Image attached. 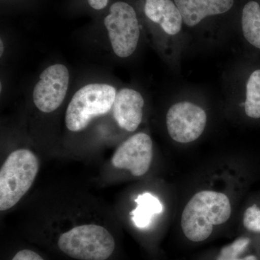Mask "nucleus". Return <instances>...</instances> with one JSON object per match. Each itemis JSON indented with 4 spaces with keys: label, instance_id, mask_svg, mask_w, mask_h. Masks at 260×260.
Returning <instances> with one entry per match:
<instances>
[{
    "label": "nucleus",
    "instance_id": "nucleus-1",
    "mask_svg": "<svg viewBox=\"0 0 260 260\" xmlns=\"http://www.w3.org/2000/svg\"><path fill=\"white\" fill-rule=\"evenodd\" d=\"M232 212V205L226 194L215 191H199L183 210L181 229L191 242H204L211 235L215 225L229 220Z\"/></svg>",
    "mask_w": 260,
    "mask_h": 260
},
{
    "label": "nucleus",
    "instance_id": "nucleus-2",
    "mask_svg": "<svg viewBox=\"0 0 260 260\" xmlns=\"http://www.w3.org/2000/svg\"><path fill=\"white\" fill-rule=\"evenodd\" d=\"M39 159L28 149L10 154L0 170V210L14 207L31 187L39 172Z\"/></svg>",
    "mask_w": 260,
    "mask_h": 260
},
{
    "label": "nucleus",
    "instance_id": "nucleus-3",
    "mask_svg": "<svg viewBox=\"0 0 260 260\" xmlns=\"http://www.w3.org/2000/svg\"><path fill=\"white\" fill-rule=\"evenodd\" d=\"M116 95V89L107 84H89L80 88L67 109V128L71 132L85 129L93 119L110 112Z\"/></svg>",
    "mask_w": 260,
    "mask_h": 260
},
{
    "label": "nucleus",
    "instance_id": "nucleus-4",
    "mask_svg": "<svg viewBox=\"0 0 260 260\" xmlns=\"http://www.w3.org/2000/svg\"><path fill=\"white\" fill-rule=\"evenodd\" d=\"M58 246L73 259L107 260L114 252L115 241L105 228L85 224L61 234Z\"/></svg>",
    "mask_w": 260,
    "mask_h": 260
},
{
    "label": "nucleus",
    "instance_id": "nucleus-5",
    "mask_svg": "<svg viewBox=\"0 0 260 260\" xmlns=\"http://www.w3.org/2000/svg\"><path fill=\"white\" fill-rule=\"evenodd\" d=\"M104 25L114 53L119 57L131 56L138 47L140 26L134 8L124 2H117L110 8Z\"/></svg>",
    "mask_w": 260,
    "mask_h": 260
},
{
    "label": "nucleus",
    "instance_id": "nucleus-6",
    "mask_svg": "<svg viewBox=\"0 0 260 260\" xmlns=\"http://www.w3.org/2000/svg\"><path fill=\"white\" fill-rule=\"evenodd\" d=\"M168 133L177 143H190L201 136L207 124V114L203 108L189 102L174 104L166 117Z\"/></svg>",
    "mask_w": 260,
    "mask_h": 260
},
{
    "label": "nucleus",
    "instance_id": "nucleus-7",
    "mask_svg": "<svg viewBox=\"0 0 260 260\" xmlns=\"http://www.w3.org/2000/svg\"><path fill=\"white\" fill-rule=\"evenodd\" d=\"M70 75L64 65H51L40 75L32 93L36 107L44 113H51L60 107L68 91Z\"/></svg>",
    "mask_w": 260,
    "mask_h": 260
},
{
    "label": "nucleus",
    "instance_id": "nucleus-8",
    "mask_svg": "<svg viewBox=\"0 0 260 260\" xmlns=\"http://www.w3.org/2000/svg\"><path fill=\"white\" fill-rule=\"evenodd\" d=\"M153 141L148 135H133L119 145L113 155L112 164L119 169H126L135 177L145 175L153 160Z\"/></svg>",
    "mask_w": 260,
    "mask_h": 260
},
{
    "label": "nucleus",
    "instance_id": "nucleus-9",
    "mask_svg": "<svg viewBox=\"0 0 260 260\" xmlns=\"http://www.w3.org/2000/svg\"><path fill=\"white\" fill-rule=\"evenodd\" d=\"M144 99L133 89L123 88L116 93L113 104V115L121 129L133 133L143 120Z\"/></svg>",
    "mask_w": 260,
    "mask_h": 260
},
{
    "label": "nucleus",
    "instance_id": "nucleus-10",
    "mask_svg": "<svg viewBox=\"0 0 260 260\" xmlns=\"http://www.w3.org/2000/svg\"><path fill=\"white\" fill-rule=\"evenodd\" d=\"M183 22L194 27L205 18L223 14L232 9L234 0H174Z\"/></svg>",
    "mask_w": 260,
    "mask_h": 260
},
{
    "label": "nucleus",
    "instance_id": "nucleus-11",
    "mask_svg": "<svg viewBox=\"0 0 260 260\" xmlns=\"http://www.w3.org/2000/svg\"><path fill=\"white\" fill-rule=\"evenodd\" d=\"M145 13L150 20L159 24L169 35H177L180 32L182 16L172 0H146Z\"/></svg>",
    "mask_w": 260,
    "mask_h": 260
},
{
    "label": "nucleus",
    "instance_id": "nucleus-12",
    "mask_svg": "<svg viewBox=\"0 0 260 260\" xmlns=\"http://www.w3.org/2000/svg\"><path fill=\"white\" fill-rule=\"evenodd\" d=\"M137 208L131 212L132 220L137 227L144 229L151 223L154 215L162 211L160 200L149 192L140 194L135 200Z\"/></svg>",
    "mask_w": 260,
    "mask_h": 260
},
{
    "label": "nucleus",
    "instance_id": "nucleus-13",
    "mask_svg": "<svg viewBox=\"0 0 260 260\" xmlns=\"http://www.w3.org/2000/svg\"><path fill=\"white\" fill-rule=\"evenodd\" d=\"M243 34L251 46L260 49V5L250 1L243 8L242 15Z\"/></svg>",
    "mask_w": 260,
    "mask_h": 260
},
{
    "label": "nucleus",
    "instance_id": "nucleus-14",
    "mask_svg": "<svg viewBox=\"0 0 260 260\" xmlns=\"http://www.w3.org/2000/svg\"><path fill=\"white\" fill-rule=\"evenodd\" d=\"M244 107L246 114L251 119H259L260 69L254 70L248 79Z\"/></svg>",
    "mask_w": 260,
    "mask_h": 260
},
{
    "label": "nucleus",
    "instance_id": "nucleus-15",
    "mask_svg": "<svg viewBox=\"0 0 260 260\" xmlns=\"http://www.w3.org/2000/svg\"><path fill=\"white\" fill-rule=\"evenodd\" d=\"M249 244L250 239L249 238H239L232 244L222 248L216 260H257V258L254 255L239 257Z\"/></svg>",
    "mask_w": 260,
    "mask_h": 260
},
{
    "label": "nucleus",
    "instance_id": "nucleus-16",
    "mask_svg": "<svg viewBox=\"0 0 260 260\" xmlns=\"http://www.w3.org/2000/svg\"><path fill=\"white\" fill-rule=\"evenodd\" d=\"M243 224L249 232L260 234V208L256 205H251L245 210Z\"/></svg>",
    "mask_w": 260,
    "mask_h": 260
},
{
    "label": "nucleus",
    "instance_id": "nucleus-17",
    "mask_svg": "<svg viewBox=\"0 0 260 260\" xmlns=\"http://www.w3.org/2000/svg\"><path fill=\"white\" fill-rule=\"evenodd\" d=\"M12 260H44L35 251L30 249H23L18 251Z\"/></svg>",
    "mask_w": 260,
    "mask_h": 260
},
{
    "label": "nucleus",
    "instance_id": "nucleus-18",
    "mask_svg": "<svg viewBox=\"0 0 260 260\" xmlns=\"http://www.w3.org/2000/svg\"><path fill=\"white\" fill-rule=\"evenodd\" d=\"M88 4L95 10H102L106 8L109 0H88Z\"/></svg>",
    "mask_w": 260,
    "mask_h": 260
},
{
    "label": "nucleus",
    "instance_id": "nucleus-19",
    "mask_svg": "<svg viewBox=\"0 0 260 260\" xmlns=\"http://www.w3.org/2000/svg\"><path fill=\"white\" fill-rule=\"evenodd\" d=\"M0 48H1V50H0V54L1 56L3 55V51H4V45H3V41H0Z\"/></svg>",
    "mask_w": 260,
    "mask_h": 260
}]
</instances>
